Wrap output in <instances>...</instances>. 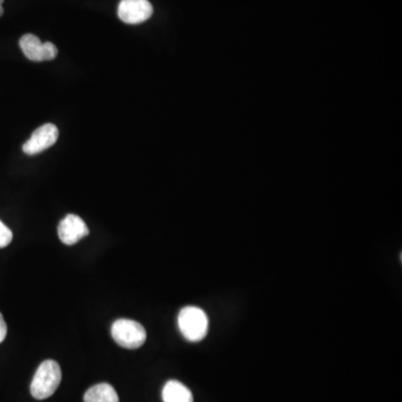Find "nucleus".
Listing matches in <instances>:
<instances>
[{
  "label": "nucleus",
  "mask_w": 402,
  "mask_h": 402,
  "mask_svg": "<svg viewBox=\"0 0 402 402\" xmlns=\"http://www.w3.org/2000/svg\"><path fill=\"white\" fill-rule=\"evenodd\" d=\"M180 332L190 342H199L208 333L209 321L207 314L197 306H186L178 316Z\"/></svg>",
  "instance_id": "f03ea898"
},
{
  "label": "nucleus",
  "mask_w": 402,
  "mask_h": 402,
  "mask_svg": "<svg viewBox=\"0 0 402 402\" xmlns=\"http://www.w3.org/2000/svg\"><path fill=\"white\" fill-rule=\"evenodd\" d=\"M13 241V233L7 226L0 221V248L7 247Z\"/></svg>",
  "instance_id": "9d476101"
},
{
  "label": "nucleus",
  "mask_w": 402,
  "mask_h": 402,
  "mask_svg": "<svg viewBox=\"0 0 402 402\" xmlns=\"http://www.w3.org/2000/svg\"><path fill=\"white\" fill-rule=\"evenodd\" d=\"M4 0H0V17L3 16L4 8H3Z\"/></svg>",
  "instance_id": "f8f14e48"
},
{
  "label": "nucleus",
  "mask_w": 402,
  "mask_h": 402,
  "mask_svg": "<svg viewBox=\"0 0 402 402\" xmlns=\"http://www.w3.org/2000/svg\"><path fill=\"white\" fill-rule=\"evenodd\" d=\"M19 46L24 55L33 62L51 61L57 56V49L54 44L41 43L39 37L33 34H26L19 41Z\"/></svg>",
  "instance_id": "20e7f679"
},
{
  "label": "nucleus",
  "mask_w": 402,
  "mask_h": 402,
  "mask_svg": "<svg viewBox=\"0 0 402 402\" xmlns=\"http://www.w3.org/2000/svg\"><path fill=\"white\" fill-rule=\"evenodd\" d=\"M111 334L119 346L131 350L144 346L146 340V328L140 323L128 318L113 323Z\"/></svg>",
  "instance_id": "7ed1b4c3"
},
{
  "label": "nucleus",
  "mask_w": 402,
  "mask_h": 402,
  "mask_svg": "<svg viewBox=\"0 0 402 402\" xmlns=\"http://www.w3.org/2000/svg\"><path fill=\"white\" fill-rule=\"evenodd\" d=\"M59 129L51 124H46L34 131L31 139L23 146V151L29 156H35L45 151L56 144L59 139Z\"/></svg>",
  "instance_id": "423d86ee"
},
{
  "label": "nucleus",
  "mask_w": 402,
  "mask_h": 402,
  "mask_svg": "<svg viewBox=\"0 0 402 402\" xmlns=\"http://www.w3.org/2000/svg\"><path fill=\"white\" fill-rule=\"evenodd\" d=\"M62 381V370L54 360H46L39 366L31 384V392L35 399L44 400L54 395Z\"/></svg>",
  "instance_id": "f257e3e1"
},
{
  "label": "nucleus",
  "mask_w": 402,
  "mask_h": 402,
  "mask_svg": "<svg viewBox=\"0 0 402 402\" xmlns=\"http://www.w3.org/2000/svg\"><path fill=\"white\" fill-rule=\"evenodd\" d=\"M154 14V7L149 0H122L118 8L121 21L130 25L144 23Z\"/></svg>",
  "instance_id": "39448f33"
},
{
  "label": "nucleus",
  "mask_w": 402,
  "mask_h": 402,
  "mask_svg": "<svg viewBox=\"0 0 402 402\" xmlns=\"http://www.w3.org/2000/svg\"><path fill=\"white\" fill-rule=\"evenodd\" d=\"M89 233L86 223L77 215H67L59 225V239L69 246L79 243Z\"/></svg>",
  "instance_id": "0eeeda50"
},
{
  "label": "nucleus",
  "mask_w": 402,
  "mask_h": 402,
  "mask_svg": "<svg viewBox=\"0 0 402 402\" xmlns=\"http://www.w3.org/2000/svg\"><path fill=\"white\" fill-rule=\"evenodd\" d=\"M6 336H7V324H6L5 320H4L3 314L0 313V343L4 342Z\"/></svg>",
  "instance_id": "9b49d317"
},
{
  "label": "nucleus",
  "mask_w": 402,
  "mask_h": 402,
  "mask_svg": "<svg viewBox=\"0 0 402 402\" xmlns=\"http://www.w3.org/2000/svg\"><path fill=\"white\" fill-rule=\"evenodd\" d=\"M84 402H120L116 389L109 383L95 384L85 392Z\"/></svg>",
  "instance_id": "1a4fd4ad"
},
{
  "label": "nucleus",
  "mask_w": 402,
  "mask_h": 402,
  "mask_svg": "<svg viewBox=\"0 0 402 402\" xmlns=\"http://www.w3.org/2000/svg\"><path fill=\"white\" fill-rule=\"evenodd\" d=\"M164 402H194L191 391L177 380H170L162 389Z\"/></svg>",
  "instance_id": "6e6552de"
}]
</instances>
